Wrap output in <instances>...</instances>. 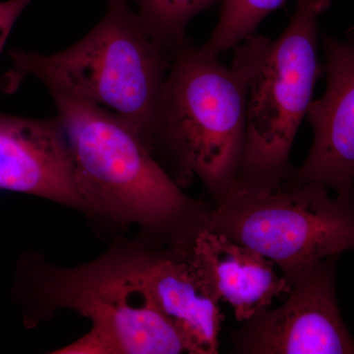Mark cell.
I'll use <instances>...</instances> for the list:
<instances>
[{
	"label": "cell",
	"instance_id": "6da1fadb",
	"mask_svg": "<svg viewBox=\"0 0 354 354\" xmlns=\"http://www.w3.org/2000/svg\"><path fill=\"white\" fill-rule=\"evenodd\" d=\"M93 218L137 225L148 248L190 250L212 207L186 195L138 130L108 109L50 91Z\"/></svg>",
	"mask_w": 354,
	"mask_h": 354
},
{
	"label": "cell",
	"instance_id": "7a4b0ae2",
	"mask_svg": "<svg viewBox=\"0 0 354 354\" xmlns=\"http://www.w3.org/2000/svg\"><path fill=\"white\" fill-rule=\"evenodd\" d=\"M271 39L253 36L234 48L232 65L190 41L176 51L160 100L151 153L181 188L201 181L214 206L234 193L246 140L251 79Z\"/></svg>",
	"mask_w": 354,
	"mask_h": 354
},
{
	"label": "cell",
	"instance_id": "3957f363",
	"mask_svg": "<svg viewBox=\"0 0 354 354\" xmlns=\"http://www.w3.org/2000/svg\"><path fill=\"white\" fill-rule=\"evenodd\" d=\"M9 55L12 68L3 76V92H15L27 77L38 79L48 91L124 118L151 152L174 55L147 31L128 0H106L102 20L68 48L53 55L14 50Z\"/></svg>",
	"mask_w": 354,
	"mask_h": 354
},
{
	"label": "cell",
	"instance_id": "277c9868",
	"mask_svg": "<svg viewBox=\"0 0 354 354\" xmlns=\"http://www.w3.org/2000/svg\"><path fill=\"white\" fill-rule=\"evenodd\" d=\"M148 247L118 242L99 259L72 269L50 267L41 278L48 311L72 310L92 328L57 353L178 354L183 337L153 305L144 281Z\"/></svg>",
	"mask_w": 354,
	"mask_h": 354
},
{
	"label": "cell",
	"instance_id": "5b68a950",
	"mask_svg": "<svg viewBox=\"0 0 354 354\" xmlns=\"http://www.w3.org/2000/svg\"><path fill=\"white\" fill-rule=\"evenodd\" d=\"M330 3L297 0L285 31L271 41L251 79L245 148L232 195L271 192L292 176L291 149L321 73L319 19Z\"/></svg>",
	"mask_w": 354,
	"mask_h": 354
},
{
	"label": "cell",
	"instance_id": "8992f818",
	"mask_svg": "<svg viewBox=\"0 0 354 354\" xmlns=\"http://www.w3.org/2000/svg\"><path fill=\"white\" fill-rule=\"evenodd\" d=\"M206 228L262 254L291 286L320 261L354 251V198L320 184L234 194L212 207Z\"/></svg>",
	"mask_w": 354,
	"mask_h": 354
},
{
	"label": "cell",
	"instance_id": "52a82bcc",
	"mask_svg": "<svg viewBox=\"0 0 354 354\" xmlns=\"http://www.w3.org/2000/svg\"><path fill=\"white\" fill-rule=\"evenodd\" d=\"M339 255L330 256L291 283L285 304L267 308L232 333V351L241 354H354V339L335 293Z\"/></svg>",
	"mask_w": 354,
	"mask_h": 354
},
{
	"label": "cell",
	"instance_id": "ba28073f",
	"mask_svg": "<svg viewBox=\"0 0 354 354\" xmlns=\"http://www.w3.org/2000/svg\"><path fill=\"white\" fill-rule=\"evenodd\" d=\"M321 39L327 86L306 114L313 142L283 185L320 184L337 196L354 198V29L342 39L326 34Z\"/></svg>",
	"mask_w": 354,
	"mask_h": 354
},
{
	"label": "cell",
	"instance_id": "9c48e42d",
	"mask_svg": "<svg viewBox=\"0 0 354 354\" xmlns=\"http://www.w3.org/2000/svg\"><path fill=\"white\" fill-rule=\"evenodd\" d=\"M0 189L44 198L93 218L58 115L32 120L0 113Z\"/></svg>",
	"mask_w": 354,
	"mask_h": 354
},
{
	"label": "cell",
	"instance_id": "30bf717a",
	"mask_svg": "<svg viewBox=\"0 0 354 354\" xmlns=\"http://www.w3.org/2000/svg\"><path fill=\"white\" fill-rule=\"evenodd\" d=\"M189 251L149 248L144 281L156 308L183 337L186 353L216 354L223 321L220 301L191 262Z\"/></svg>",
	"mask_w": 354,
	"mask_h": 354
},
{
	"label": "cell",
	"instance_id": "8fae6325",
	"mask_svg": "<svg viewBox=\"0 0 354 354\" xmlns=\"http://www.w3.org/2000/svg\"><path fill=\"white\" fill-rule=\"evenodd\" d=\"M189 257L214 297L230 304L241 323L270 308L274 299L291 290L272 261L207 228L195 239Z\"/></svg>",
	"mask_w": 354,
	"mask_h": 354
},
{
	"label": "cell",
	"instance_id": "7c38bea8",
	"mask_svg": "<svg viewBox=\"0 0 354 354\" xmlns=\"http://www.w3.org/2000/svg\"><path fill=\"white\" fill-rule=\"evenodd\" d=\"M288 0H221L218 23L206 44L205 53L214 57L234 50L247 39L255 36L267 16L283 6Z\"/></svg>",
	"mask_w": 354,
	"mask_h": 354
},
{
	"label": "cell",
	"instance_id": "4fadbf2b",
	"mask_svg": "<svg viewBox=\"0 0 354 354\" xmlns=\"http://www.w3.org/2000/svg\"><path fill=\"white\" fill-rule=\"evenodd\" d=\"M221 0H137L138 15L147 31L164 48L176 53L188 43L190 21Z\"/></svg>",
	"mask_w": 354,
	"mask_h": 354
},
{
	"label": "cell",
	"instance_id": "5bb4252c",
	"mask_svg": "<svg viewBox=\"0 0 354 354\" xmlns=\"http://www.w3.org/2000/svg\"><path fill=\"white\" fill-rule=\"evenodd\" d=\"M32 0H8L0 2V53L21 13Z\"/></svg>",
	"mask_w": 354,
	"mask_h": 354
}]
</instances>
